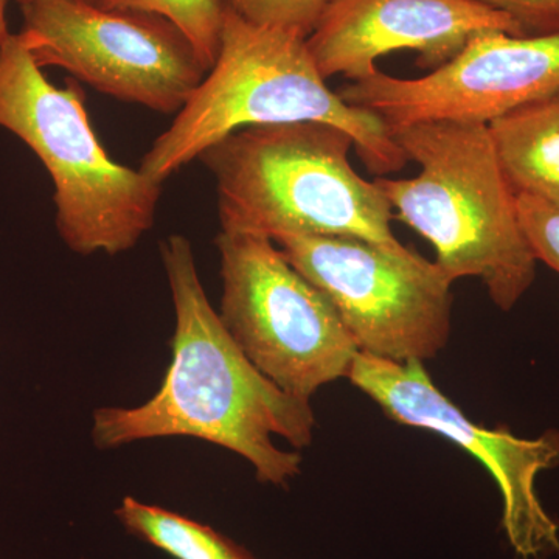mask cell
Instances as JSON below:
<instances>
[{
	"instance_id": "obj_6",
	"label": "cell",
	"mask_w": 559,
	"mask_h": 559,
	"mask_svg": "<svg viewBox=\"0 0 559 559\" xmlns=\"http://www.w3.org/2000/svg\"><path fill=\"white\" fill-rule=\"evenodd\" d=\"M216 248L221 322L264 378L311 401L323 385L348 377L358 347L325 294L271 238L221 231Z\"/></svg>"
},
{
	"instance_id": "obj_15",
	"label": "cell",
	"mask_w": 559,
	"mask_h": 559,
	"mask_svg": "<svg viewBox=\"0 0 559 559\" xmlns=\"http://www.w3.org/2000/svg\"><path fill=\"white\" fill-rule=\"evenodd\" d=\"M242 20L307 39L330 0H223Z\"/></svg>"
},
{
	"instance_id": "obj_12",
	"label": "cell",
	"mask_w": 559,
	"mask_h": 559,
	"mask_svg": "<svg viewBox=\"0 0 559 559\" xmlns=\"http://www.w3.org/2000/svg\"><path fill=\"white\" fill-rule=\"evenodd\" d=\"M511 189L559 205V91L487 124Z\"/></svg>"
},
{
	"instance_id": "obj_3",
	"label": "cell",
	"mask_w": 559,
	"mask_h": 559,
	"mask_svg": "<svg viewBox=\"0 0 559 559\" xmlns=\"http://www.w3.org/2000/svg\"><path fill=\"white\" fill-rule=\"evenodd\" d=\"M389 131L419 165L415 178L374 180L396 218L433 246L454 282L479 278L500 311L513 310L535 283L538 260L487 124L426 121Z\"/></svg>"
},
{
	"instance_id": "obj_13",
	"label": "cell",
	"mask_w": 559,
	"mask_h": 559,
	"mask_svg": "<svg viewBox=\"0 0 559 559\" xmlns=\"http://www.w3.org/2000/svg\"><path fill=\"white\" fill-rule=\"evenodd\" d=\"M116 516L132 536L175 559H257L218 530L131 496L121 500Z\"/></svg>"
},
{
	"instance_id": "obj_9",
	"label": "cell",
	"mask_w": 559,
	"mask_h": 559,
	"mask_svg": "<svg viewBox=\"0 0 559 559\" xmlns=\"http://www.w3.org/2000/svg\"><path fill=\"white\" fill-rule=\"evenodd\" d=\"M347 378L393 421L440 433L479 460L498 484L503 532L518 559L558 554L559 525L540 503L536 479L559 466V432L521 439L507 429L476 425L418 360L393 362L358 353Z\"/></svg>"
},
{
	"instance_id": "obj_14",
	"label": "cell",
	"mask_w": 559,
	"mask_h": 559,
	"mask_svg": "<svg viewBox=\"0 0 559 559\" xmlns=\"http://www.w3.org/2000/svg\"><path fill=\"white\" fill-rule=\"evenodd\" d=\"M97 3L110 10L159 14L191 40L209 70L215 64L223 32V0H98Z\"/></svg>"
},
{
	"instance_id": "obj_1",
	"label": "cell",
	"mask_w": 559,
	"mask_h": 559,
	"mask_svg": "<svg viewBox=\"0 0 559 559\" xmlns=\"http://www.w3.org/2000/svg\"><path fill=\"white\" fill-rule=\"evenodd\" d=\"M162 263L175 305L171 364L156 395L138 407L94 412L92 440L100 450L135 441L191 437L248 460L261 484L286 487L301 471V455L280 450L310 447L316 417L311 401L290 396L246 358L213 310L190 241L170 235Z\"/></svg>"
},
{
	"instance_id": "obj_17",
	"label": "cell",
	"mask_w": 559,
	"mask_h": 559,
	"mask_svg": "<svg viewBox=\"0 0 559 559\" xmlns=\"http://www.w3.org/2000/svg\"><path fill=\"white\" fill-rule=\"evenodd\" d=\"M506 14L522 36H559V0H471Z\"/></svg>"
},
{
	"instance_id": "obj_8",
	"label": "cell",
	"mask_w": 559,
	"mask_h": 559,
	"mask_svg": "<svg viewBox=\"0 0 559 559\" xmlns=\"http://www.w3.org/2000/svg\"><path fill=\"white\" fill-rule=\"evenodd\" d=\"M20 9L40 69L66 70L117 100L178 114L207 75L191 40L159 14L87 0H25Z\"/></svg>"
},
{
	"instance_id": "obj_11",
	"label": "cell",
	"mask_w": 559,
	"mask_h": 559,
	"mask_svg": "<svg viewBox=\"0 0 559 559\" xmlns=\"http://www.w3.org/2000/svg\"><path fill=\"white\" fill-rule=\"evenodd\" d=\"M489 31L522 36L506 14L471 0H330L307 46L323 79L355 83L392 51H415L418 68L432 72Z\"/></svg>"
},
{
	"instance_id": "obj_5",
	"label": "cell",
	"mask_w": 559,
	"mask_h": 559,
	"mask_svg": "<svg viewBox=\"0 0 559 559\" xmlns=\"http://www.w3.org/2000/svg\"><path fill=\"white\" fill-rule=\"evenodd\" d=\"M0 128L36 154L53 182L55 226L79 255H119L153 229L160 183L117 164L92 130L76 83L58 87L22 33L0 46Z\"/></svg>"
},
{
	"instance_id": "obj_19",
	"label": "cell",
	"mask_w": 559,
	"mask_h": 559,
	"mask_svg": "<svg viewBox=\"0 0 559 559\" xmlns=\"http://www.w3.org/2000/svg\"><path fill=\"white\" fill-rule=\"evenodd\" d=\"M22 2H25V0H16L17 5H20V3H22ZM87 2H94V3H97V2H98V0H87Z\"/></svg>"
},
{
	"instance_id": "obj_10",
	"label": "cell",
	"mask_w": 559,
	"mask_h": 559,
	"mask_svg": "<svg viewBox=\"0 0 559 559\" xmlns=\"http://www.w3.org/2000/svg\"><path fill=\"white\" fill-rule=\"evenodd\" d=\"M559 91V36L480 32L457 57L419 79L378 70L340 92L388 130L426 121L488 124L510 110Z\"/></svg>"
},
{
	"instance_id": "obj_7",
	"label": "cell",
	"mask_w": 559,
	"mask_h": 559,
	"mask_svg": "<svg viewBox=\"0 0 559 559\" xmlns=\"http://www.w3.org/2000/svg\"><path fill=\"white\" fill-rule=\"evenodd\" d=\"M275 245L333 305L359 353L436 358L451 336L454 280L401 245L344 235H280Z\"/></svg>"
},
{
	"instance_id": "obj_2",
	"label": "cell",
	"mask_w": 559,
	"mask_h": 559,
	"mask_svg": "<svg viewBox=\"0 0 559 559\" xmlns=\"http://www.w3.org/2000/svg\"><path fill=\"white\" fill-rule=\"evenodd\" d=\"M299 121H319L347 132L360 160L380 178L407 164L406 154L377 116L348 105L326 86L307 39L252 24L224 5L215 64L171 127L154 140L139 170L162 186L234 132Z\"/></svg>"
},
{
	"instance_id": "obj_16",
	"label": "cell",
	"mask_w": 559,
	"mask_h": 559,
	"mask_svg": "<svg viewBox=\"0 0 559 559\" xmlns=\"http://www.w3.org/2000/svg\"><path fill=\"white\" fill-rule=\"evenodd\" d=\"M522 229L536 260L559 274V205L516 194Z\"/></svg>"
},
{
	"instance_id": "obj_4",
	"label": "cell",
	"mask_w": 559,
	"mask_h": 559,
	"mask_svg": "<svg viewBox=\"0 0 559 559\" xmlns=\"http://www.w3.org/2000/svg\"><path fill=\"white\" fill-rule=\"evenodd\" d=\"M353 148L347 132L319 121L245 128L219 140L200 160L215 178L221 231L399 245L392 205L353 168Z\"/></svg>"
},
{
	"instance_id": "obj_18",
	"label": "cell",
	"mask_w": 559,
	"mask_h": 559,
	"mask_svg": "<svg viewBox=\"0 0 559 559\" xmlns=\"http://www.w3.org/2000/svg\"><path fill=\"white\" fill-rule=\"evenodd\" d=\"M10 0H0V46L9 38V24H7V7Z\"/></svg>"
}]
</instances>
